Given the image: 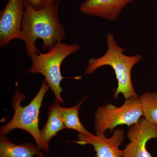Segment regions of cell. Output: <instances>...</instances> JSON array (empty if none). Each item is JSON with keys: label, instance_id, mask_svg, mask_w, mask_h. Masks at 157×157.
<instances>
[{"label": "cell", "instance_id": "7c38bea8", "mask_svg": "<svg viewBox=\"0 0 157 157\" xmlns=\"http://www.w3.org/2000/svg\"><path fill=\"white\" fill-rule=\"evenodd\" d=\"M86 98H85L74 107L68 108L61 107V113L66 128L75 130L83 135H90L92 133L88 132L84 128L80 121L78 115L79 108Z\"/></svg>", "mask_w": 157, "mask_h": 157}, {"label": "cell", "instance_id": "4fadbf2b", "mask_svg": "<svg viewBox=\"0 0 157 157\" xmlns=\"http://www.w3.org/2000/svg\"><path fill=\"white\" fill-rule=\"evenodd\" d=\"M139 98L144 117L149 122L157 125V93L147 91Z\"/></svg>", "mask_w": 157, "mask_h": 157}, {"label": "cell", "instance_id": "5b68a950", "mask_svg": "<svg viewBox=\"0 0 157 157\" xmlns=\"http://www.w3.org/2000/svg\"><path fill=\"white\" fill-rule=\"evenodd\" d=\"M139 97L126 99L121 107L107 104L99 107L94 116L96 134H105L107 130L111 131L120 125L130 126L137 123L143 116Z\"/></svg>", "mask_w": 157, "mask_h": 157}, {"label": "cell", "instance_id": "52a82bcc", "mask_svg": "<svg viewBox=\"0 0 157 157\" xmlns=\"http://www.w3.org/2000/svg\"><path fill=\"white\" fill-rule=\"evenodd\" d=\"M130 143L123 150V157H153L146 148L147 141L157 140V125L141 118L130 127L127 134Z\"/></svg>", "mask_w": 157, "mask_h": 157}, {"label": "cell", "instance_id": "6da1fadb", "mask_svg": "<svg viewBox=\"0 0 157 157\" xmlns=\"http://www.w3.org/2000/svg\"><path fill=\"white\" fill-rule=\"evenodd\" d=\"M59 4L54 3L36 9L25 0L21 40L25 43L26 53L29 56L40 52L35 44L38 39H42V49L46 51L66 39V31L59 16Z\"/></svg>", "mask_w": 157, "mask_h": 157}, {"label": "cell", "instance_id": "8fae6325", "mask_svg": "<svg viewBox=\"0 0 157 157\" xmlns=\"http://www.w3.org/2000/svg\"><path fill=\"white\" fill-rule=\"evenodd\" d=\"M59 102L55 99L48 109V118L44 127L40 131V136L44 143L49 147L52 138L63 129H67L62 119Z\"/></svg>", "mask_w": 157, "mask_h": 157}, {"label": "cell", "instance_id": "30bf717a", "mask_svg": "<svg viewBox=\"0 0 157 157\" xmlns=\"http://www.w3.org/2000/svg\"><path fill=\"white\" fill-rule=\"evenodd\" d=\"M44 156L41 149L33 144L25 142L20 145L12 143L5 135L0 136V157Z\"/></svg>", "mask_w": 157, "mask_h": 157}, {"label": "cell", "instance_id": "7a4b0ae2", "mask_svg": "<svg viewBox=\"0 0 157 157\" xmlns=\"http://www.w3.org/2000/svg\"><path fill=\"white\" fill-rule=\"evenodd\" d=\"M106 39L108 45L107 52L101 57L89 59L84 74L89 75L101 67L110 66L114 70L118 81L117 87L113 95L114 98H117L120 94H123L126 99L138 98L132 84V71L143 57L140 55L128 56L124 54L123 52L126 48L117 45L112 33L107 34Z\"/></svg>", "mask_w": 157, "mask_h": 157}, {"label": "cell", "instance_id": "9a60e30c", "mask_svg": "<svg viewBox=\"0 0 157 157\" xmlns=\"http://www.w3.org/2000/svg\"><path fill=\"white\" fill-rule=\"evenodd\" d=\"M37 157H47L45 156H38Z\"/></svg>", "mask_w": 157, "mask_h": 157}, {"label": "cell", "instance_id": "9c48e42d", "mask_svg": "<svg viewBox=\"0 0 157 157\" xmlns=\"http://www.w3.org/2000/svg\"><path fill=\"white\" fill-rule=\"evenodd\" d=\"M135 0H85L80 11L90 16L101 17L111 21L117 19L125 7Z\"/></svg>", "mask_w": 157, "mask_h": 157}, {"label": "cell", "instance_id": "ba28073f", "mask_svg": "<svg viewBox=\"0 0 157 157\" xmlns=\"http://www.w3.org/2000/svg\"><path fill=\"white\" fill-rule=\"evenodd\" d=\"M124 140L123 130L117 129L114 130L112 136L109 138L104 133L96 134V135L78 133V139L73 142L80 145L90 144L93 146L96 152L93 157H123V150H121L119 147Z\"/></svg>", "mask_w": 157, "mask_h": 157}, {"label": "cell", "instance_id": "3957f363", "mask_svg": "<svg viewBox=\"0 0 157 157\" xmlns=\"http://www.w3.org/2000/svg\"><path fill=\"white\" fill-rule=\"evenodd\" d=\"M49 86L44 78L35 98L27 106L22 107L21 102L25 97L17 89L12 99L14 116L9 122L1 128V135H6L14 129L25 130L29 133L40 149L48 152V146L42 140L39 128V114L42 101Z\"/></svg>", "mask_w": 157, "mask_h": 157}, {"label": "cell", "instance_id": "277c9868", "mask_svg": "<svg viewBox=\"0 0 157 157\" xmlns=\"http://www.w3.org/2000/svg\"><path fill=\"white\" fill-rule=\"evenodd\" d=\"M80 49V46L78 44L58 42L46 53H34L29 56L32 65L28 70L29 73L42 74L55 99L60 104L64 103L61 96L63 89L60 86L64 78L61 72L62 63L70 55L76 53Z\"/></svg>", "mask_w": 157, "mask_h": 157}, {"label": "cell", "instance_id": "8992f818", "mask_svg": "<svg viewBox=\"0 0 157 157\" xmlns=\"http://www.w3.org/2000/svg\"><path fill=\"white\" fill-rule=\"evenodd\" d=\"M25 0H8L0 14V46H7L14 39H22L21 27Z\"/></svg>", "mask_w": 157, "mask_h": 157}, {"label": "cell", "instance_id": "5bb4252c", "mask_svg": "<svg viewBox=\"0 0 157 157\" xmlns=\"http://www.w3.org/2000/svg\"><path fill=\"white\" fill-rule=\"evenodd\" d=\"M31 6L36 9L45 8L54 3H59L62 0H25Z\"/></svg>", "mask_w": 157, "mask_h": 157}]
</instances>
